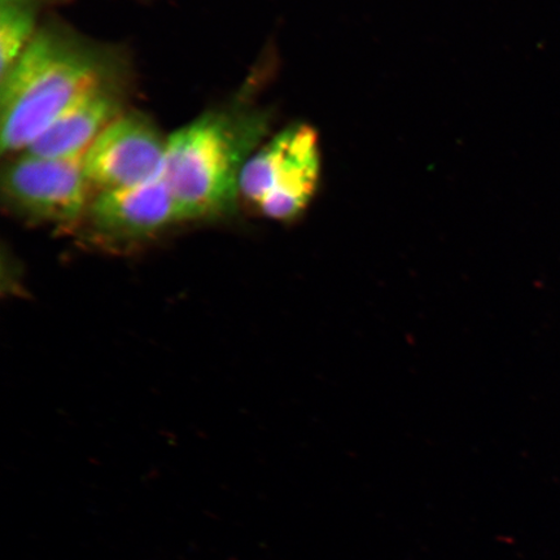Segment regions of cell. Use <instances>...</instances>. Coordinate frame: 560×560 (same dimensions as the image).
<instances>
[{
  "mask_svg": "<svg viewBox=\"0 0 560 560\" xmlns=\"http://www.w3.org/2000/svg\"><path fill=\"white\" fill-rule=\"evenodd\" d=\"M112 61L60 27L35 33L16 65L0 79L2 152L26 151L88 91L114 81Z\"/></svg>",
  "mask_w": 560,
  "mask_h": 560,
  "instance_id": "obj_1",
  "label": "cell"
},
{
  "mask_svg": "<svg viewBox=\"0 0 560 560\" xmlns=\"http://www.w3.org/2000/svg\"><path fill=\"white\" fill-rule=\"evenodd\" d=\"M269 128V114L237 105L209 110L166 138L161 174L185 222L234 212L243 167Z\"/></svg>",
  "mask_w": 560,
  "mask_h": 560,
  "instance_id": "obj_2",
  "label": "cell"
},
{
  "mask_svg": "<svg viewBox=\"0 0 560 560\" xmlns=\"http://www.w3.org/2000/svg\"><path fill=\"white\" fill-rule=\"evenodd\" d=\"M322 179L318 132L307 124H293L262 143L241 179V198L271 221L301 219L317 196Z\"/></svg>",
  "mask_w": 560,
  "mask_h": 560,
  "instance_id": "obj_3",
  "label": "cell"
},
{
  "mask_svg": "<svg viewBox=\"0 0 560 560\" xmlns=\"http://www.w3.org/2000/svg\"><path fill=\"white\" fill-rule=\"evenodd\" d=\"M83 156L50 159L24 152L3 170L4 200L34 222L66 225L79 220L91 202Z\"/></svg>",
  "mask_w": 560,
  "mask_h": 560,
  "instance_id": "obj_4",
  "label": "cell"
},
{
  "mask_svg": "<svg viewBox=\"0 0 560 560\" xmlns=\"http://www.w3.org/2000/svg\"><path fill=\"white\" fill-rule=\"evenodd\" d=\"M166 139L149 117L122 114L94 140L83 156L91 188L97 192L145 184L163 172Z\"/></svg>",
  "mask_w": 560,
  "mask_h": 560,
  "instance_id": "obj_5",
  "label": "cell"
},
{
  "mask_svg": "<svg viewBox=\"0 0 560 560\" xmlns=\"http://www.w3.org/2000/svg\"><path fill=\"white\" fill-rule=\"evenodd\" d=\"M88 214L97 234L110 241H138L185 222L163 174L145 184L97 192Z\"/></svg>",
  "mask_w": 560,
  "mask_h": 560,
  "instance_id": "obj_6",
  "label": "cell"
},
{
  "mask_svg": "<svg viewBox=\"0 0 560 560\" xmlns=\"http://www.w3.org/2000/svg\"><path fill=\"white\" fill-rule=\"evenodd\" d=\"M121 109L115 81L102 83L69 105L25 152L50 159L82 155L102 131L122 115Z\"/></svg>",
  "mask_w": 560,
  "mask_h": 560,
  "instance_id": "obj_7",
  "label": "cell"
},
{
  "mask_svg": "<svg viewBox=\"0 0 560 560\" xmlns=\"http://www.w3.org/2000/svg\"><path fill=\"white\" fill-rule=\"evenodd\" d=\"M40 4L31 0H0V79L16 65L38 32Z\"/></svg>",
  "mask_w": 560,
  "mask_h": 560,
  "instance_id": "obj_8",
  "label": "cell"
},
{
  "mask_svg": "<svg viewBox=\"0 0 560 560\" xmlns=\"http://www.w3.org/2000/svg\"><path fill=\"white\" fill-rule=\"evenodd\" d=\"M31 2L44 3V0H31Z\"/></svg>",
  "mask_w": 560,
  "mask_h": 560,
  "instance_id": "obj_9",
  "label": "cell"
}]
</instances>
